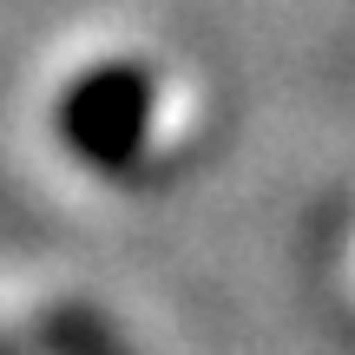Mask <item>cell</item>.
Here are the masks:
<instances>
[{"label": "cell", "instance_id": "cell-1", "mask_svg": "<svg viewBox=\"0 0 355 355\" xmlns=\"http://www.w3.org/2000/svg\"><path fill=\"white\" fill-rule=\"evenodd\" d=\"M152 119H158V79L145 60H99L60 92V145L79 158L86 171L125 178L152 145Z\"/></svg>", "mask_w": 355, "mask_h": 355}, {"label": "cell", "instance_id": "cell-2", "mask_svg": "<svg viewBox=\"0 0 355 355\" xmlns=\"http://www.w3.org/2000/svg\"><path fill=\"white\" fill-rule=\"evenodd\" d=\"M40 349L46 355H132L125 343H119V329L99 316V309L86 303H60L40 316Z\"/></svg>", "mask_w": 355, "mask_h": 355}, {"label": "cell", "instance_id": "cell-3", "mask_svg": "<svg viewBox=\"0 0 355 355\" xmlns=\"http://www.w3.org/2000/svg\"><path fill=\"white\" fill-rule=\"evenodd\" d=\"M0 355H20V349H13V343H0Z\"/></svg>", "mask_w": 355, "mask_h": 355}]
</instances>
